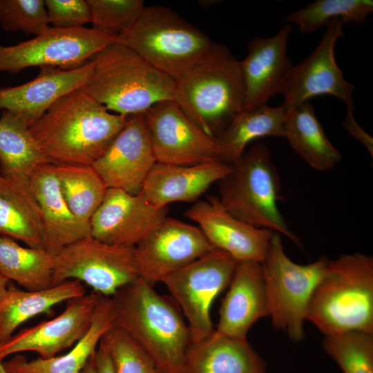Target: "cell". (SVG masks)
<instances>
[{
  "mask_svg": "<svg viewBox=\"0 0 373 373\" xmlns=\"http://www.w3.org/2000/svg\"><path fill=\"white\" fill-rule=\"evenodd\" d=\"M115 316L113 298L102 296L88 331L68 352L30 361L17 355L3 363V367L8 373H81L97 350L103 335L113 325Z\"/></svg>",
  "mask_w": 373,
  "mask_h": 373,
  "instance_id": "24",
  "label": "cell"
},
{
  "mask_svg": "<svg viewBox=\"0 0 373 373\" xmlns=\"http://www.w3.org/2000/svg\"><path fill=\"white\" fill-rule=\"evenodd\" d=\"M93 28L121 35L136 23L146 6L142 0H86Z\"/></svg>",
  "mask_w": 373,
  "mask_h": 373,
  "instance_id": "36",
  "label": "cell"
},
{
  "mask_svg": "<svg viewBox=\"0 0 373 373\" xmlns=\"http://www.w3.org/2000/svg\"><path fill=\"white\" fill-rule=\"evenodd\" d=\"M117 38V35L93 28L50 26L30 40L13 46L0 44V72L17 74L35 66L76 68Z\"/></svg>",
  "mask_w": 373,
  "mask_h": 373,
  "instance_id": "10",
  "label": "cell"
},
{
  "mask_svg": "<svg viewBox=\"0 0 373 373\" xmlns=\"http://www.w3.org/2000/svg\"><path fill=\"white\" fill-rule=\"evenodd\" d=\"M372 10V0H316L287 15L284 22L296 23L301 32L309 33L336 19L361 23Z\"/></svg>",
  "mask_w": 373,
  "mask_h": 373,
  "instance_id": "33",
  "label": "cell"
},
{
  "mask_svg": "<svg viewBox=\"0 0 373 373\" xmlns=\"http://www.w3.org/2000/svg\"><path fill=\"white\" fill-rule=\"evenodd\" d=\"M102 296L93 291L68 300L59 315L13 334L0 344V362L8 356L26 351L49 358L71 347L88 331Z\"/></svg>",
  "mask_w": 373,
  "mask_h": 373,
  "instance_id": "16",
  "label": "cell"
},
{
  "mask_svg": "<svg viewBox=\"0 0 373 373\" xmlns=\"http://www.w3.org/2000/svg\"><path fill=\"white\" fill-rule=\"evenodd\" d=\"M9 282L8 280L0 274V298L6 294Z\"/></svg>",
  "mask_w": 373,
  "mask_h": 373,
  "instance_id": "42",
  "label": "cell"
},
{
  "mask_svg": "<svg viewBox=\"0 0 373 373\" xmlns=\"http://www.w3.org/2000/svg\"><path fill=\"white\" fill-rule=\"evenodd\" d=\"M55 263V256L45 249L22 247L0 235V274L26 290L52 287Z\"/></svg>",
  "mask_w": 373,
  "mask_h": 373,
  "instance_id": "30",
  "label": "cell"
},
{
  "mask_svg": "<svg viewBox=\"0 0 373 373\" xmlns=\"http://www.w3.org/2000/svg\"><path fill=\"white\" fill-rule=\"evenodd\" d=\"M82 87L57 99L29 128L39 151L53 164L92 165L126 124Z\"/></svg>",
  "mask_w": 373,
  "mask_h": 373,
  "instance_id": "1",
  "label": "cell"
},
{
  "mask_svg": "<svg viewBox=\"0 0 373 373\" xmlns=\"http://www.w3.org/2000/svg\"><path fill=\"white\" fill-rule=\"evenodd\" d=\"M42 222L43 249L56 256L73 242L90 236V226L71 211L62 194L55 166L46 163L30 176Z\"/></svg>",
  "mask_w": 373,
  "mask_h": 373,
  "instance_id": "22",
  "label": "cell"
},
{
  "mask_svg": "<svg viewBox=\"0 0 373 373\" xmlns=\"http://www.w3.org/2000/svg\"><path fill=\"white\" fill-rule=\"evenodd\" d=\"M197 224L210 244L238 262H262L274 234L251 226L230 214L216 195L198 200L185 213Z\"/></svg>",
  "mask_w": 373,
  "mask_h": 373,
  "instance_id": "18",
  "label": "cell"
},
{
  "mask_svg": "<svg viewBox=\"0 0 373 373\" xmlns=\"http://www.w3.org/2000/svg\"><path fill=\"white\" fill-rule=\"evenodd\" d=\"M116 41L174 79L201 59L213 44L178 13L161 6H146L134 26Z\"/></svg>",
  "mask_w": 373,
  "mask_h": 373,
  "instance_id": "7",
  "label": "cell"
},
{
  "mask_svg": "<svg viewBox=\"0 0 373 373\" xmlns=\"http://www.w3.org/2000/svg\"><path fill=\"white\" fill-rule=\"evenodd\" d=\"M269 316V306L261 263L238 262L222 300L214 332L238 340H247V334L259 319Z\"/></svg>",
  "mask_w": 373,
  "mask_h": 373,
  "instance_id": "21",
  "label": "cell"
},
{
  "mask_svg": "<svg viewBox=\"0 0 373 373\" xmlns=\"http://www.w3.org/2000/svg\"><path fill=\"white\" fill-rule=\"evenodd\" d=\"M93 360L97 373H115L111 356L101 341L93 354Z\"/></svg>",
  "mask_w": 373,
  "mask_h": 373,
  "instance_id": "40",
  "label": "cell"
},
{
  "mask_svg": "<svg viewBox=\"0 0 373 373\" xmlns=\"http://www.w3.org/2000/svg\"><path fill=\"white\" fill-rule=\"evenodd\" d=\"M91 73L90 61L73 69L41 68L35 79L0 88V110L15 114L30 128L57 99L84 86Z\"/></svg>",
  "mask_w": 373,
  "mask_h": 373,
  "instance_id": "20",
  "label": "cell"
},
{
  "mask_svg": "<svg viewBox=\"0 0 373 373\" xmlns=\"http://www.w3.org/2000/svg\"><path fill=\"white\" fill-rule=\"evenodd\" d=\"M174 80L173 100L213 139L245 110L240 61L225 45L213 42L201 59Z\"/></svg>",
  "mask_w": 373,
  "mask_h": 373,
  "instance_id": "3",
  "label": "cell"
},
{
  "mask_svg": "<svg viewBox=\"0 0 373 373\" xmlns=\"http://www.w3.org/2000/svg\"><path fill=\"white\" fill-rule=\"evenodd\" d=\"M111 297L113 325L126 332L163 373H183L191 338L175 305L141 278Z\"/></svg>",
  "mask_w": 373,
  "mask_h": 373,
  "instance_id": "2",
  "label": "cell"
},
{
  "mask_svg": "<svg viewBox=\"0 0 373 373\" xmlns=\"http://www.w3.org/2000/svg\"><path fill=\"white\" fill-rule=\"evenodd\" d=\"M0 373H8L3 365V362H0Z\"/></svg>",
  "mask_w": 373,
  "mask_h": 373,
  "instance_id": "43",
  "label": "cell"
},
{
  "mask_svg": "<svg viewBox=\"0 0 373 373\" xmlns=\"http://www.w3.org/2000/svg\"><path fill=\"white\" fill-rule=\"evenodd\" d=\"M284 137L293 150L317 171L331 170L342 158L327 137L313 106L308 102L286 111Z\"/></svg>",
  "mask_w": 373,
  "mask_h": 373,
  "instance_id": "28",
  "label": "cell"
},
{
  "mask_svg": "<svg viewBox=\"0 0 373 373\" xmlns=\"http://www.w3.org/2000/svg\"><path fill=\"white\" fill-rule=\"evenodd\" d=\"M85 294L83 284L76 280H66L37 291L22 290L8 285L6 294L0 298V344L32 317L50 314L55 305Z\"/></svg>",
  "mask_w": 373,
  "mask_h": 373,
  "instance_id": "27",
  "label": "cell"
},
{
  "mask_svg": "<svg viewBox=\"0 0 373 373\" xmlns=\"http://www.w3.org/2000/svg\"><path fill=\"white\" fill-rule=\"evenodd\" d=\"M231 166L218 182V197L225 209L237 219L282 234L302 247L279 211L280 180L268 146L253 145Z\"/></svg>",
  "mask_w": 373,
  "mask_h": 373,
  "instance_id": "6",
  "label": "cell"
},
{
  "mask_svg": "<svg viewBox=\"0 0 373 373\" xmlns=\"http://www.w3.org/2000/svg\"><path fill=\"white\" fill-rule=\"evenodd\" d=\"M286 111L267 104L238 114L215 138L218 159L232 165L251 141L267 136L284 137Z\"/></svg>",
  "mask_w": 373,
  "mask_h": 373,
  "instance_id": "29",
  "label": "cell"
},
{
  "mask_svg": "<svg viewBox=\"0 0 373 373\" xmlns=\"http://www.w3.org/2000/svg\"><path fill=\"white\" fill-rule=\"evenodd\" d=\"M183 373H267V367L247 340L213 331L204 340L191 345Z\"/></svg>",
  "mask_w": 373,
  "mask_h": 373,
  "instance_id": "26",
  "label": "cell"
},
{
  "mask_svg": "<svg viewBox=\"0 0 373 373\" xmlns=\"http://www.w3.org/2000/svg\"><path fill=\"white\" fill-rule=\"evenodd\" d=\"M238 262L227 253L214 249L163 280L186 317L191 344L213 332L211 305L229 286Z\"/></svg>",
  "mask_w": 373,
  "mask_h": 373,
  "instance_id": "11",
  "label": "cell"
},
{
  "mask_svg": "<svg viewBox=\"0 0 373 373\" xmlns=\"http://www.w3.org/2000/svg\"><path fill=\"white\" fill-rule=\"evenodd\" d=\"M45 6L48 23L52 27L78 28L90 23V8L86 0H46Z\"/></svg>",
  "mask_w": 373,
  "mask_h": 373,
  "instance_id": "38",
  "label": "cell"
},
{
  "mask_svg": "<svg viewBox=\"0 0 373 373\" xmlns=\"http://www.w3.org/2000/svg\"><path fill=\"white\" fill-rule=\"evenodd\" d=\"M115 373H163L151 356L123 329L113 325L102 337Z\"/></svg>",
  "mask_w": 373,
  "mask_h": 373,
  "instance_id": "35",
  "label": "cell"
},
{
  "mask_svg": "<svg viewBox=\"0 0 373 373\" xmlns=\"http://www.w3.org/2000/svg\"><path fill=\"white\" fill-rule=\"evenodd\" d=\"M322 345L343 373H373V333L350 331L327 335Z\"/></svg>",
  "mask_w": 373,
  "mask_h": 373,
  "instance_id": "34",
  "label": "cell"
},
{
  "mask_svg": "<svg viewBox=\"0 0 373 373\" xmlns=\"http://www.w3.org/2000/svg\"><path fill=\"white\" fill-rule=\"evenodd\" d=\"M353 110L347 108V113L344 120L342 122L343 126L347 130L350 135L360 142L373 156V139L363 130L356 121Z\"/></svg>",
  "mask_w": 373,
  "mask_h": 373,
  "instance_id": "39",
  "label": "cell"
},
{
  "mask_svg": "<svg viewBox=\"0 0 373 373\" xmlns=\"http://www.w3.org/2000/svg\"><path fill=\"white\" fill-rule=\"evenodd\" d=\"M231 168L220 160L189 166L156 162L139 193L157 207L173 202H195Z\"/></svg>",
  "mask_w": 373,
  "mask_h": 373,
  "instance_id": "23",
  "label": "cell"
},
{
  "mask_svg": "<svg viewBox=\"0 0 373 373\" xmlns=\"http://www.w3.org/2000/svg\"><path fill=\"white\" fill-rule=\"evenodd\" d=\"M49 163L42 155L29 126L17 115L2 110L0 116V174L28 177Z\"/></svg>",
  "mask_w": 373,
  "mask_h": 373,
  "instance_id": "31",
  "label": "cell"
},
{
  "mask_svg": "<svg viewBox=\"0 0 373 373\" xmlns=\"http://www.w3.org/2000/svg\"><path fill=\"white\" fill-rule=\"evenodd\" d=\"M345 23L341 19L327 23L326 31L316 48L294 66L282 93V106L285 111L321 95L336 97L345 104L347 108L355 109L352 98L355 86L344 78L334 57L335 44L344 35Z\"/></svg>",
  "mask_w": 373,
  "mask_h": 373,
  "instance_id": "13",
  "label": "cell"
},
{
  "mask_svg": "<svg viewBox=\"0 0 373 373\" xmlns=\"http://www.w3.org/2000/svg\"><path fill=\"white\" fill-rule=\"evenodd\" d=\"M214 249L198 227L167 216L135 256L140 278L153 285Z\"/></svg>",
  "mask_w": 373,
  "mask_h": 373,
  "instance_id": "14",
  "label": "cell"
},
{
  "mask_svg": "<svg viewBox=\"0 0 373 373\" xmlns=\"http://www.w3.org/2000/svg\"><path fill=\"white\" fill-rule=\"evenodd\" d=\"M292 27L287 24L270 37H256L247 45L248 53L240 61L245 90L244 111L266 105L283 93L294 65L287 54Z\"/></svg>",
  "mask_w": 373,
  "mask_h": 373,
  "instance_id": "19",
  "label": "cell"
},
{
  "mask_svg": "<svg viewBox=\"0 0 373 373\" xmlns=\"http://www.w3.org/2000/svg\"><path fill=\"white\" fill-rule=\"evenodd\" d=\"M156 163L144 113L127 116L126 124L91 165L107 189L138 194Z\"/></svg>",
  "mask_w": 373,
  "mask_h": 373,
  "instance_id": "15",
  "label": "cell"
},
{
  "mask_svg": "<svg viewBox=\"0 0 373 373\" xmlns=\"http://www.w3.org/2000/svg\"><path fill=\"white\" fill-rule=\"evenodd\" d=\"M0 235L43 249L41 217L30 178L0 174Z\"/></svg>",
  "mask_w": 373,
  "mask_h": 373,
  "instance_id": "25",
  "label": "cell"
},
{
  "mask_svg": "<svg viewBox=\"0 0 373 373\" xmlns=\"http://www.w3.org/2000/svg\"><path fill=\"white\" fill-rule=\"evenodd\" d=\"M81 373H97L95 367L94 360H93V355L88 360V361L86 364L85 367H84Z\"/></svg>",
  "mask_w": 373,
  "mask_h": 373,
  "instance_id": "41",
  "label": "cell"
},
{
  "mask_svg": "<svg viewBox=\"0 0 373 373\" xmlns=\"http://www.w3.org/2000/svg\"><path fill=\"white\" fill-rule=\"evenodd\" d=\"M168 207H157L140 193L108 189L90 222V236L103 242L136 247L167 217Z\"/></svg>",
  "mask_w": 373,
  "mask_h": 373,
  "instance_id": "17",
  "label": "cell"
},
{
  "mask_svg": "<svg viewBox=\"0 0 373 373\" xmlns=\"http://www.w3.org/2000/svg\"><path fill=\"white\" fill-rule=\"evenodd\" d=\"M325 336L373 333V258L356 252L329 260L306 314Z\"/></svg>",
  "mask_w": 373,
  "mask_h": 373,
  "instance_id": "4",
  "label": "cell"
},
{
  "mask_svg": "<svg viewBox=\"0 0 373 373\" xmlns=\"http://www.w3.org/2000/svg\"><path fill=\"white\" fill-rule=\"evenodd\" d=\"M140 278L135 247L107 244L90 236L55 256L52 286L76 280L102 296L111 297Z\"/></svg>",
  "mask_w": 373,
  "mask_h": 373,
  "instance_id": "9",
  "label": "cell"
},
{
  "mask_svg": "<svg viewBox=\"0 0 373 373\" xmlns=\"http://www.w3.org/2000/svg\"><path fill=\"white\" fill-rule=\"evenodd\" d=\"M92 73L82 88L111 112L128 116L173 100L175 80L126 46L115 41L90 60Z\"/></svg>",
  "mask_w": 373,
  "mask_h": 373,
  "instance_id": "5",
  "label": "cell"
},
{
  "mask_svg": "<svg viewBox=\"0 0 373 373\" xmlns=\"http://www.w3.org/2000/svg\"><path fill=\"white\" fill-rule=\"evenodd\" d=\"M54 166L70 209L80 221L90 224L108 189L102 178L91 165Z\"/></svg>",
  "mask_w": 373,
  "mask_h": 373,
  "instance_id": "32",
  "label": "cell"
},
{
  "mask_svg": "<svg viewBox=\"0 0 373 373\" xmlns=\"http://www.w3.org/2000/svg\"><path fill=\"white\" fill-rule=\"evenodd\" d=\"M143 113L156 162L189 166L218 160L215 139L174 100L158 102Z\"/></svg>",
  "mask_w": 373,
  "mask_h": 373,
  "instance_id": "12",
  "label": "cell"
},
{
  "mask_svg": "<svg viewBox=\"0 0 373 373\" xmlns=\"http://www.w3.org/2000/svg\"><path fill=\"white\" fill-rule=\"evenodd\" d=\"M329 258L300 265L285 254L280 235L274 233L261 262L273 327L294 342L305 337L304 324L312 291L322 278Z\"/></svg>",
  "mask_w": 373,
  "mask_h": 373,
  "instance_id": "8",
  "label": "cell"
},
{
  "mask_svg": "<svg viewBox=\"0 0 373 373\" xmlns=\"http://www.w3.org/2000/svg\"><path fill=\"white\" fill-rule=\"evenodd\" d=\"M0 25L8 32L43 33L50 27L45 1L0 0Z\"/></svg>",
  "mask_w": 373,
  "mask_h": 373,
  "instance_id": "37",
  "label": "cell"
}]
</instances>
